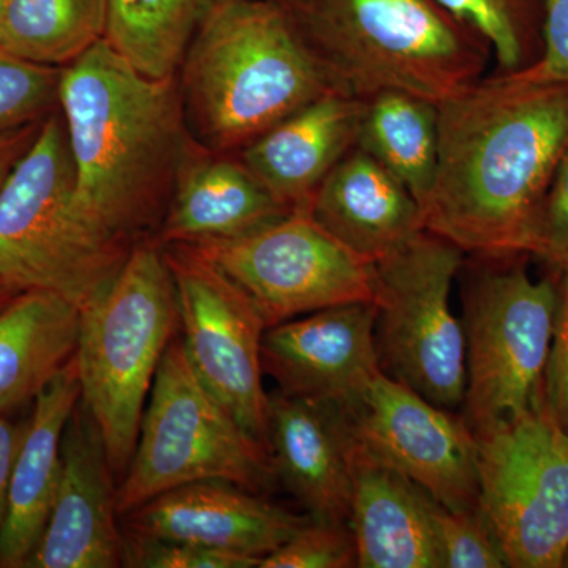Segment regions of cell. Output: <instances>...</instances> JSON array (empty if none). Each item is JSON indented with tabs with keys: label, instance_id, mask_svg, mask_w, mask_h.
Masks as SVG:
<instances>
[{
	"label": "cell",
	"instance_id": "1",
	"mask_svg": "<svg viewBox=\"0 0 568 568\" xmlns=\"http://www.w3.org/2000/svg\"><path fill=\"white\" fill-rule=\"evenodd\" d=\"M439 159L424 230L474 256L536 254L568 148V84L496 73L437 103Z\"/></svg>",
	"mask_w": 568,
	"mask_h": 568
},
{
	"label": "cell",
	"instance_id": "2",
	"mask_svg": "<svg viewBox=\"0 0 568 568\" xmlns=\"http://www.w3.org/2000/svg\"><path fill=\"white\" fill-rule=\"evenodd\" d=\"M59 111L89 222L129 250L155 239L194 142L178 77H145L103 39L62 67Z\"/></svg>",
	"mask_w": 568,
	"mask_h": 568
},
{
	"label": "cell",
	"instance_id": "3",
	"mask_svg": "<svg viewBox=\"0 0 568 568\" xmlns=\"http://www.w3.org/2000/svg\"><path fill=\"white\" fill-rule=\"evenodd\" d=\"M178 81L194 141L220 153L332 91L275 0H207Z\"/></svg>",
	"mask_w": 568,
	"mask_h": 568
},
{
	"label": "cell",
	"instance_id": "4",
	"mask_svg": "<svg viewBox=\"0 0 568 568\" xmlns=\"http://www.w3.org/2000/svg\"><path fill=\"white\" fill-rule=\"evenodd\" d=\"M332 91L440 103L484 78L491 47L437 0H275Z\"/></svg>",
	"mask_w": 568,
	"mask_h": 568
},
{
	"label": "cell",
	"instance_id": "5",
	"mask_svg": "<svg viewBox=\"0 0 568 568\" xmlns=\"http://www.w3.org/2000/svg\"><path fill=\"white\" fill-rule=\"evenodd\" d=\"M80 310L74 362L81 405L99 429L112 474L122 478L156 369L179 327L163 245L151 239L134 246L121 272Z\"/></svg>",
	"mask_w": 568,
	"mask_h": 568
},
{
	"label": "cell",
	"instance_id": "6",
	"mask_svg": "<svg viewBox=\"0 0 568 568\" xmlns=\"http://www.w3.org/2000/svg\"><path fill=\"white\" fill-rule=\"evenodd\" d=\"M130 253L81 211L62 114L51 112L0 193V276L14 293L48 291L81 308Z\"/></svg>",
	"mask_w": 568,
	"mask_h": 568
},
{
	"label": "cell",
	"instance_id": "7",
	"mask_svg": "<svg viewBox=\"0 0 568 568\" xmlns=\"http://www.w3.org/2000/svg\"><path fill=\"white\" fill-rule=\"evenodd\" d=\"M149 398L132 463L115 493L119 517L194 481H230L257 495L274 488L271 450L204 386L181 336L168 346Z\"/></svg>",
	"mask_w": 568,
	"mask_h": 568
},
{
	"label": "cell",
	"instance_id": "8",
	"mask_svg": "<svg viewBox=\"0 0 568 568\" xmlns=\"http://www.w3.org/2000/svg\"><path fill=\"white\" fill-rule=\"evenodd\" d=\"M463 290L470 429L515 416L544 392L558 286L534 282L518 257L477 256Z\"/></svg>",
	"mask_w": 568,
	"mask_h": 568
},
{
	"label": "cell",
	"instance_id": "9",
	"mask_svg": "<svg viewBox=\"0 0 568 568\" xmlns=\"http://www.w3.org/2000/svg\"><path fill=\"white\" fill-rule=\"evenodd\" d=\"M478 510L507 567L559 568L568 552V433L545 402L474 429Z\"/></svg>",
	"mask_w": 568,
	"mask_h": 568
},
{
	"label": "cell",
	"instance_id": "10",
	"mask_svg": "<svg viewBox=\"0 0 568 568\" xmlns=\"http://www.w3.org/2000/svg\"><path fill=\"white\" fill-rule=\"evenodd\" d=\"M465 254L422 231L375 264L381 369L448 410L463 405L466 392L465 327L448 302Z\"/></svg>",
	"mask_w": 568,
	"mask_h": 568
},
{
	"label": "cell",
	"instance_id": "11",
	"mask_svg": "<svg viewBox=\"0 0 568 568\" xmlns=\"http://www.w3.org/2000/svg\"><path fill=\"white\" fill-rule=\"evenodd\" d=\"M248 295L267 327L331 306L375 301V264L339 244L308 211L230 241L183 245Z\"/></svg>",
	"mask_w": 568,
	"mask_h": 568
},
{
	"label": "cell",
	"instance_id": "12",
	"mask_svg": "<svg viewBox=\"0 0 568 568\" xmlns=\"http://www.w3.org/2000/svg\"><path fill=\"white\" fill-rule=\"evenodd\" d=\"M178 295L182 343L194 373L250 435L268 447L263 384L267 324L248 295L183 245H163Z\"/></svg>",
	"mask_w": 568,
	"mask_h": 568
},
{
	"label": "cell",
	"instance_id": "13",
	"mask_svg": "<svg viewBox=\"0 0 568 568\" xmlns=\"http://www.w3.org/2000/svg\"><path fill=\"white\" fill-rule=\"evenodd\" d=\"M355 447L452 510L478 507L477 443L465 418L381 369L339 407Z\"/></svg>",
	"mask_w": 568,
	"mask_h": 568
},
{
	"label": "cell",
	"instance_id": "14",
	"mask_svg": "<svg viewBox=\"0 0 568 568\" xmlns=\"http://www.w3.org/2000/svg\"><path fill=\"white\" fill-rule=\"evenodd\" d=\"M265 375L287 396L342 407L381 372L375 302H354L265 331Z\"/></svg>",
	"mask_w": 568,
	"mask_h": 568
},
{
	"label": "cell",
	"instance_id": "15",
	"mask_svg": "<svg viewBox=\"0 0 568 568\" xmlns=\"http://www.w3.org/2000/svg\"><path fill=\"white\" fill-rule=\"evenodd\" d=\"M99 429L78 403L62 440V473L50 519L24 568H118L123 530Z\"/></svg>",
	"mask_w": 568,
	"mask_h": 568
},
{
	"label": "cell",
	"instance_id": "16",
	"mask_svg": "<svg viewBox=\"0 0 568 568\" xmlns=\"http://www.w3.org/2000/svg\"><path fill=\"white\" fill-rule=\"evenodd\" d=\"M123 517L126 532L190 541L261 560L313 519L223 480L170 489Z\"/></svg>",
	"mask_w": 568,
	"mask_h": 568
},
{
	"label": "cell",
	"instance_id": "17",
	"mask_svg": "<svg viewBox=\"0 0 568 568\" xmlns=\"http://www.w3.org/2000/svg\"><path fill=\"white\" fill-rule=\"evenodd\" d=\"M268 450L276 477L316 521L349 525L353 440L338 406L268 396Z\"/></svg>",
	"mask_w": 568,
	"mask_h": 568
},
{
	"label": "cell",
	"instance_id": "18",
	"mask_svg": "<svg viewBox=\"0 0 568 568\" xmlns=\"http://www.w3.org/2000/svg\"><path fill=\"white\" fill-rule=\"evenodd\" d=\"M290 213L237 153L209 151L194 141L155 239L162 245L230 241Z\"/></svg>",
	"mask_w": 568,
	"mask_h": 568
},
{
	"label": "cell",
	"instance_id": "19",
	"mask_svg": "<svg viewBox=\"0 0 568 568\" xmlns=\"http://www.w3.org/2000/svg\"><path fill=\"white\" fill-rule=\"evenodd\" d=\"M308 213L339 244L372 264L425 231L413 193L357 145L317 186Z\"/></svg>",
	"mask_w": 568,
	"mask_h": 568
},
{
	"label": "cell",
	"instance_id": "20",
	"mask_svg": "<svg viewBox=\"0 0 568 568\" xmlns=\"http://www.w3.org/2000/svg\"><path fill=\"white\" fill-rule=\"evenodd\" d=\"M364 100L335 91L317 97L237 153L291 211L310 201L336 163L357 142Z\"/></svg>",
	"mask_w": 568,
	"mask_h": 568
},
{
	"label": "cell",
	"instance_id": "21",
	"mask_svg": "<svg viewBox=\"0 0 568 568\" xmlns=\"http://www.w3.org/2000/svg\"><path fill=\"white\" fill-rule=\"evenodd\" d=\"M80 399V376L73 355L36 396L32 416L24 422L11 473L9 508L0 532L2 568H24L43 536L61 480L63 433Z\"/></svg>",
	"mask_w": 568,
	"mask_h": 568
},
{
	"label": "cell",
	"instance_id": "22",
	"mask_svg": "<svg viewBox=\"0 0 568 568\" xmlns=\"http://www.w3.org/2000/svg\"><path fill=\"white\" fill-rule=\"evenodd\" d=\"M349 528L357 567L443 568L428 493L354 444Z\"/></svg>",
	"mask_w": 568,
	"mask_h": 568
},
{
	"label": "cell",
	"instance_id": "23",
	"mask_svg": "<svg viewBox=\"0 0 568 568\" xmlns=\"http://www.w3.org/2000/svg\"><path fill=\"white\" fill-rule=\"evenodd\" d=\"M80 306L26 291L0 310V416L43 390L77 353Z\"/></svg>",
	"mask_w": 568,
	"mask_h": 568
},
{
	"label": "cell",
	"instance_id": "24",
	"mask_svg": "<svg viewBox=\"0 0 568 568\" xmlns=\"http://www.w3.org/2000/svg\"><path fill=\"white\" fill-rule=\"evenodd\" d=\"M355 145L398 179L422 209L439 159L437 103L403 91L369 97L364 100Z\"/></svg>",
	"mask_w": 568,
	"mask_h": 568
},
{
	"label": "cell",
	"instance_id": "25",
	"mask_svg": "<svg viewBox=\"0 0 568 568\" xmlns=\"http://www.w3.org/2000/svg\"><path fill=\"white\" fill-rule=\"evenodd\" d=\"M108 0H7L0 54L65 67L104 39Z\"/></svg>",
	"mask_w": 568,
	"mask_h": 568
},
{
	"label": "cell",
	"instance_id": "26",
	"mask_svg": "<svg viewBox=\"0 0 568 568\" xmlns=\"http://www.w3.org/2000/svg\"><path fill=\"white\" fill-rule=\"evenodd\" d=\"M207 0H108L104 40L140 73L178 77Z\"/></svg>",
	"mask_w": 568,
	"mask_h": 568
},
{
	"label": "cell",
	"instance_id": "27",
	"mask_svg": "<svg viewBox=\"0 0 568 568\" xmlns=\"http://www.w3.org/2000/svg\"><path fill=\"white\" fill-rule=\"evenodd\" d=\"M491 47L497 73L529 69L544 52L545 0H437Z\"/></svg>",
	"mask_w": 568,
	"mask_h": 568
},
{
	"label": "cell",
	"instance_id": "28",
	"mask_svg": "<svg viewBox=\"0 0 568 568\" xmlns=\"http://www.w3.org/2000/svg\"><path fill=\"white\" fill-rule=\"evenodd\" d=\"M62 67L0 54V133L44 121L59 104Z\"/></svg>",
	"mask_w": 568,
	"mask_h": 568
},
{
	"label": "cell",
	"instance_id": "29",
	"mask_svg": "<svg viewBox=\"0 0 568 568\" xmlns=\"http://www.w3.org/2000/svg\"><path fill=\"white\" fill-rule=\"evenodd\" d=\"M428 514L443 568L507 567L478 507L452 510L428 495Z\"/></svg>",
	"mask_w": 568,
	"mask_h": 568
},
{
	"label": "cell",
	"instance_id": "30",
	"mask_svg": "<svg viewBox=\"0 0 568 568\" xmlns=\"http://www.w3.org/2000/svg\"><path fill=\"white\" fill-rule=\"evenodd\" d=\"M351 567H357V551L349 525L312 519L282 547L264 556L257 568Z\"/></svg>",
	"mask_w": 568,
	"mask_h": 568
},
{
	"label": "cell",
	"instance_id": "31",
	"mask_svg": "<svg viewBox=\"0 0 568 568\" xmlns=\"http://www.w3.org/2000/svg\"><path fill=\"white\" fill-rule=\"evenodd\" d=\"M261 559L219 549L138 536L123 530V567L133 568H257Z\"/></svg>",
	"mask_w": 568,
	"mask_h": 568
},
{
	"label": "cell",
	"instance_id": "32",
	"mask_svg": "<svg viewBox=\"0 0 568 568\" xmlns=\"http://www.w3.org/2000/svg\"><path fill=\"white\" fill-rule=\"evenodd\" d=\"M534 256L560 274L568 272V148L549 186Z\"/></svg>",
	"mask_w": 568,
	"mask_h": 568
},
{
	"label": "cell",
	"instance_id": "33",
	"mask_svg": "<svg viewBox=\"0 0 568 568\" xmlns=\"http://www.w3.org/2000/svg\"><path fill=\"white\" fill-rule=\"evenodd\" d=\"M558 286V310L544 375L545 402L568 433V272Z\"/></svg>",
	"mask_w": 568,
	"mask_h": 568
},
{
	"label": "cell",
	"instance_id": "34",
	"mask_svg": "<svg viewBox=\"0 0 568 568\" xmlns=\"http://www.w3.org/2000/svg\"><path fill=\"white\" fill-rule=\"evenodd\" d=\"M521 73L568 84V0H545L544 52Z\"/></svg>",
	"mask_w": 568,
	"mask_h": 568
},
{
	"label": "cell",
	"instance_id": "35",
	"mask_svg": "<svg viewBox=\"0 0 568 568\" xmlns=\"http://www.w3.org/2000/svg\"><path fill=\"white\" fill-rule=\"evenodd\" d=\"M24 424L17 425L0 416V532L9 508L11 473L20 448Z\"/></svg>",
	"mask_w": 568,
	"mask_h": 568
},
{
	"label": "cell",
	"instance_id": "36",
	"mask_svg": "<svg viewBox=\"0 0 568 568\" xmlns=\"http://www.w3.org/2000/svg\"><path fill=\"white\" fill-rule=\"evenodd\" d=\"M43 121L29 123L20 129L0 133V193L13 173L14 166L36 141Z\"/></svg>",
	"mask_w": 568,
	"mask_h": 568
},
{
	"label": "cell",
	"instance_id": "37",
	"mask_svg": "<svg viewBox=\"0 0 568 568\" xmlns=\"http://www.w3.org/2000/svg\"><path fill=\"white\" fill-rule=\"evenodd\" d=\"M18 293H14L13 290H11V287L9 286V284H7L6 282H3V278L2 276H0V310L3 308V306H6L7 304H9V302L11 301V298L14 297V295H17Z\"/></svg>",
	"mask_w": 568,
	"mask_h": 568
},
{
	"label": "cell",
	"instance_id": "38",
	"mask_svg": "<svg viewBox=\"0 0 568 568\" xmlns=\"http://www.w3.org/2000/svg\"><path fill=\"white\" fill-rule=\"evenodd\" d=\"M7 0H0V29H2L3 14H6Z\"/></svg>",
	"mask_w": 568,
	"mask_h": 568
},
{
	"label": "cell",
	"instance_id": "39",
	"mask_svg": "<svg viewBox=\"0 0 568 568\" xmlns=\"http://www.w3.org/2000/svg\"><path fill=\"white\" fill-rule=\"evenodd\" d=\"M564 567H568V552H567L566 562H564Z\"/></svg>",
	"mask_w": 568,
	"mask_h": 568
}]
</instances>
